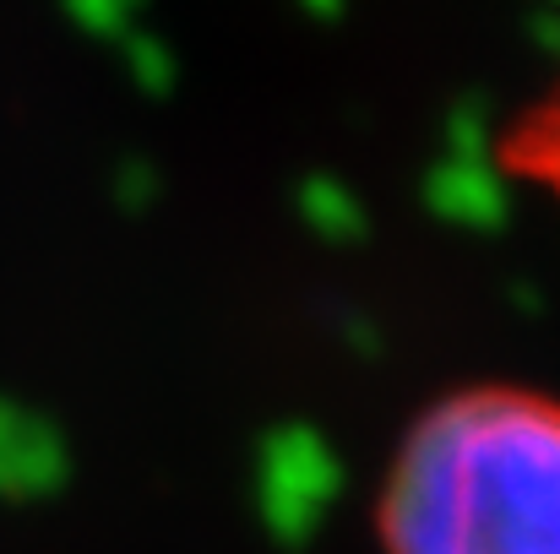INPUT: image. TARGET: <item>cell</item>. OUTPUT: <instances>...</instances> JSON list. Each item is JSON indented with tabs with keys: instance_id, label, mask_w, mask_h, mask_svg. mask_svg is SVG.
Returning <instances> with one entry per match:
<instances>
[{
	"instance_id": "obj_1",
	"label": "cell",
	"mask_w": 560,
	"mask_h": 554,
	"mask_svg": "<svg viewBox=\"0 0 560 554\" xmlns=\"http://www.w3.org/2000/svg\"><path fill=\"white\" fill-rule=\"evenodd\" d=\"M381 554H560V391L468 380L397 435L375 490Z\"/></svg>"
}]
</instances>
